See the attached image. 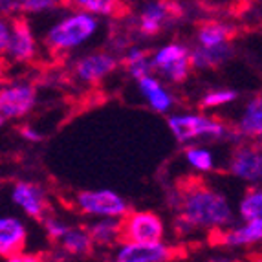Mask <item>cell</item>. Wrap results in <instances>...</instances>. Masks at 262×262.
<instances>
[{
    "label": "cell",
    "instance_id": "obj_1",
    "mask_svg": "<svg viewBox=\"0 0 262 262\" xmlns=\"http://www.w3.org/2000/svg\"><path fill=\"white\" fill-rule=\"evenodd\" d=\"M178 224L184 231L192 229H226L235 220L231 204L216 189L204 184H189L180 192Z\"/></svg>",
    "mask_w": 262,
    "mask_h": 262
},
{
    "label": "cell",
    "instance_id": "obj_2",
    "mask_svg": "<svg viewBox=\"0 0 262 262\" xmlns=\"http://www.w3.org/2000/svg\"><path fill=\"white\" fill-rule=\"evenodd\" d=\"M97 31L99 18L96 15L72 9L50 24L44 33V46L52 53H70L90 42Z\"/></svg>",
    "mask_w": 262,
    "mask_h": 262
},
{
    "label": "cell",
    "instance_id": "obj_3",
    "mask_svg": "<svg viewBox=\"0 0 262 262\" xmlns=\"http://www.w3.org/2000/svg\"><path fill=\"white\" fill-rule=\"evenodd\" d=\"M167 127L174 140L182 145H191L200 140H222L229 134L227 127L219 119L196 112H174L167 116Z\"/></svg>",
    "mask_w": 262,
    "mask_h": 262
},
{
    "label": "cell",
    "instance_id": "obj_4",
    "mask_svg": "<svg viewBox=\"0 0 262 262\" xmlns=\"http://www.w3.org/2000/svg\"><path fill=\"white\" fill-rule=\"evenodd\" d=\"M152 72L167 83H184L192 70L191 48L182 42H167L150 53Z\"/></svg>",
    "mask_w": 262,
    "mask_h": 262
},
{
    "label": "cell",
    "instance_id": "obj_5",
    "mask_svg": "<svg viewBox=\"0 0 262 262\" xmlns=\"http://www.w3.org/2000/svg\"><path fill=\"white\" fill-rule=\"evenodd\" d=\"M37 105V88L28 79H11L0 90V121L26 118Z\"/></svg>",
    "mask_w": 262,
    "mask_h": 262
},
{
    "label": "cell",
    "instance_id": "obj_6",
    "mask_svg": "<svg viewBox=\"0 0 262 262\" xmlns=\"http://www.w3.org/2000/svg\"><path fill=\"white\" fill-rule=\"evenodd\" d=\"M75 206L94 219H125L128 211L127 200L112 189H88L75 196Z\"/></svg>",
    "mask_w": 262,
    "mask_h": 262
},
{
    "label": "cell",
    "instance_id": "obj_7",
    "mask_svg": "<svg viewBox=\"0 0 262 262\" xmlns=\"http://www.w3.org/2000/svg\"><path fill=\"white\" fill-rule=\"evenodd\" d=\"M9 18V39L2 55L9 62L15 64H26L33 61L37 55V37L31 30L30 22L22 17H8Z\"/></svg>",
    "mask_w": 262,
    "mask_h": 262
},
{
    "label": "cell",
    "instance_id": "obj_8",
    "mask_svg": "<svg viewBox=\"0 0 262 262\" xmlns=\"http://www.w3.org/2000/svg\"><path fill=\"white\" fill-rule=\"evenodd\" d=\"M227 170L249 185H262V145L242 143L227 160Z\"/></svg>",
    "mask_w": 262,
    "mask_h": 262
},
{
    "label": "cell",
    "instance_id": "obj_9",
    "mask_svg": "<svg viewBox=\"0 0 262 262\" xmlns=\"http://www.w3.org/2000/svg\"><path fill=\"white\" fill-rule=\"evenodd\" d=\"M165 236L162 216L152 211H130L123 219V241L158 242Z\"/></svg>",
    "mask_w": 262,
    "mask_h": 262
},
{
    "label": "cell",
    "instance_id": "obj_10",
    "mask_svg": "<svg viewBox=\"0 0 262 262\" xmlns=\"http://www.w3.org/2000/svg\"><path fill=\"white\" fill-rule=\"evenodd\" d=\"M176 255V249L163 241L132 242L123 241L116 249V262H169Z\"/></svg>",
    "mask_w": 262,
    "mask_h": 262
},
{
    "label": "cell",
    "instance_id": "obj_11",
    "mask_svg": "<svg viewBox=\"0 0 262 262\" xmlns=\"http://www.w3.org/2000/svg\"><path fill=\"white\" fill-rule=\"evenodd\" d=\"M119 61L118 57L108 52L86 53L74 64V74L81 83L97 84L116 72Z\"/></svg>",
    "mask_w": 262,
    "mask_h": 262
},
{
    "label": "cell",
    "instance_id": "obj_12",
    "mask_svg": "<svg viewBox=\"0 0 262 262\" xmlns=\"http://www.w3.org/2000/svg\"><path fill=\"white\" fill-rule=\"evenodd\" d=\"M9 198L22 213L33 220H44L46 219V211H48V198L46 192L40 185L31 184L26 180L15 182Z\"/></svg>",
    "mask_w": 262,
    "mask_h": 262
},
{
    "label": "cell",
    "instance_id": "obj_13",
    "mask_svg": "<svg viewBox=\"0 0 262 262\" xmlns=\"http://www.w3.org/2000/svg\"><path fill=\"white\" fill-rule=\"evenodd\" d=\"M174 17V6L169 0H150L141 8L138 30L147 37L158 35Z\"/></svg>",
    "mask_w": 262,
    "mask_h": 262
},
{
    "label": "cell",
    "instance_id": "obj_14",
    "mask_svg": "<svg viewBox=\"0 0 262 262\" xmlns=\"http://www.w3.org/2000/svg\"><path fill=\"white\" fill-rule=\"evenodd\" d=\"M138 90L141 97L147 101V105L158 114H169L174 108V96L169 92V88L163 84V79L160 75H143L138 81Z\"/></svg>",
    "mask_w": 262,
    "mask_h": 262
},
{
    "label": "cell",
    "instance_id": "obj_15",
    "mask_svg": "<svg viewBox=\"0 0 262 262\" xmlns=\"http://www.w3.org/2000/svg\"><path fill=\"white\" fill-rule=\"evenodd\" d=\"M28 242V227L18 216L4 214L0 219V255L2 258L24 251Z\"/></svg>",
    "mask_w": 262,
    "mask_h": 262
},
{
    "label": "cell",
    "instance_id": "obj_16",
    "mask_svg": "<svg viewBox=\"0 0 262 262\" xmlns=\"http://www.w3.org/2000/svg\"><path fill=\"white\" fill-rule=\"evenodd\" d=\"M219 242L226 248H249V246L262 244V219L246 220L241 226L229 227L220 233Z\"/></svg>",
    "mask_w": 262,
    "mask_h": 262
},
{
    "label": "cell",
    "instance_id": "obj_17",
    "mask_svg": "<svg viewBox=\"0 0 262 262\" xmlns=\"http://www.w3.org/2000/svg\"><path fill=\"white\" fill-rule=\"evenodd\" d=\"M236 134L246 140H262V94L248 99L242 106L236 119Z\"/></svg>",
    "mask_w": 262,
    "mask_h": 262
},
{
    "label": "cell",
    "instance_id": "obj_18",
    "mask_svg": "<svg viewBox=\"0 0 262 262\" xmlns=\"http://www.w3.org/2000/svg\"><path fill=\"white\" fill-rule=\"evenodd\" d=\"M231 44H224V46H200V44H194L191 48V61L194 70H213V68H219L227 59H231Z\"/></svg>",
    "mask_w": 262,
    "mask_h": 262
},
{
    "label": "cell",
    "instance_id": "obj_19",
    "mask_svg": "<svg viewBox=\"0 0 262 262\" xmlns=\"http://www.w3.org/2000/svg\"><path fill=\"white\" fill-rule=\"evenodd\" d=\"M235 35V28L231 24L222 20H209L204 22L196 30V44L200 46H224L231 44Z\"/></svg>",
    "mask_w": 262,
    "mask_h": 262
},
{
    "label": "cell",
    "instance_id": "obj_20",
    "mask_svg": "<svg viewBox=\"0 0 262 262\" xmlns=\"http://www.w3.org/2000/svg\"><path fill=\"white\" fill-rule=\"evenodd\" d=\"M88 231L94 242L101 246H114L123 241V220L121 219H99L90 224Z\"/></svg>",
    "mask_w": 262,
    "mask_h": 262
},
{
    "label": "cell",
    "instance_id": "obj_21",
    "mask_svg": "<svg viewBox=\"0 0 262 262\" xmlns=\"http://www.w3.org/2000/svg\"><path fill=\"white\" fill-rule=\"evenodd\" d=\"M74 9H81L96 17H118L125 11L123 0H66Z\"/></svg>",
    "mask_w": 262,
    "mask_h": 262
},
{
    "label": "cell",
    "instance_id": "obj_22",
    "mask_svg": "<svg viewBox=\"0 0 262 262\" xmlns=\"http://www.w3.org/2000/svg\"><path fill=\"white\" fill-rule=\"evenodd\" d=\"M123 64L127 68V72L138 81L143 75L154 74L152 72V62H150V55L140 46H132L127 50L125 57H123Z\"/></svg>",
    "mask_w": 262,
    "mask_h": 262
},
{
    "label": "cell",
    "instance_id": "obj_23",
    "mask_svg": "<svg viewBox=\"0 0 262 262\" xmlns=\"http://www.w3.org/2000/svg\"><path fill=\"white\" fill-rule=\"evenodd\" d=\"M238 216L246 220L262 219V185H251L238 202Z\"/></svg>",
    "mask_w": 262,
    "mask_h": 262
},
{
    "label": "cell",
    "instance_id": "obj_24",
    "mask_svg": "<svg viewBox=\"0 0 262 262\" xmlns=\"http://www.w3.org/2000/svg\"><path fill=\"white\" fill-rule=\"evenodd\" d=\"M96 244L88 229L81 227H70V231L66 233L64 238L61 241V246L66 253L70 255H86L92 246Z\"/></svg>",
    "mask_w": 262,
    "mask_h": 262
},
{
    "label": "cell",
    "instance_id": "obj_25",
    "mask_svg": "<svg viewBox=\"0 0 262 262\" xmlns=\"http://www.w3.org/2000/svg\"><path fill=\"white\" fill-rule=\"evenodd\" d=\"M184 156H185V162L196 170V172H211L214 169V156L206 147L187 145Z\"/></svg>",
    "mask_w": 262,
    "mask_h": 262
},
{
    "label": "cell",
    "instance_id": "obj_26",
    "mask_svg": "<svg viewBox=\"0 0 262 262\" xmlns=\"http://www.w3.org/2000/svg\"><path fill=\"white\" fill-rule=\"evenodd\" d=\"M238 94L231 88H214V90H209L202 96L200 105L204 108H219V106H226L231 105L233 101H236Z\"/></svg>",
    "mask_w": 262,
    "mask_h": 262
},
{
    "label": "cell",
    "instance_id": "obj_27",
    "mask_svg": "<svg viewBox=\"0 0 262 262\" xmlns=\"http://www.w3.org/2000/svg\"><path fill=\"white\" fill-rule=\"evenodd\" d=\"M66 0H18V15H39L50 13L61 8Z\"/></svg>",
    "mask_w": 262,
    "mask_h": 262
},
{
    "label": "cell",
    "instance_id": "obj_28",
    "mask_svg": "<svg viewBox=\"0 0 262 262\" xmlns=\"http://www.w3.org/2000/svg\"><path fill=\"white\" fill-rule=\"evenodd\" d=\"M44 231H46V235H48L52 241L61 242L62 238H64L66 233L70 231V226H66V224L59 219L46 216V219H44Z\"/></svg>",
    "mask_w": 262,
    "mask_h": 262
},
{
    "label": "cell",
    "instance_id": "obj_29",
    "mask_svg": "<svg viewBox=\"0 0 262 262\" xmlns=\"http://www.w3.org/2000/svg\"><path fill=\"white\" fill-rule=\"evenodd\" d=\"M4 262H44V258L37 253H30V251H18V253L6 257Z\"/></svg>",
    "mask_w": 262,
    "mask_h": 262
},
{
    "label": "cell",
    "instance_id": "obj_30",
    "mask_svg": "<svg viewBox=\"0 0 262 262\" xmlns=\"http://www.w3.org/2000/svg\"><path fill=\"white\" fill-rule=\"evenodd\" d=\"M20 136L30 143H39L42 140V134H40L37 128H33L31 125H22L20 127Z\"/></svg>",
    "mask_w": 262,
    "mask_h": 262
},
{
    "label": "cell",
    "instance_id": "obj_31",
    "mask_svg": "<svg viewBox=\"0 0 262 262\" xmlns=\"http://www.w3.org/2000/svg\"><path fill=\"white\" fill-rule=\"evenodd\" d=\"M0 9L4 17H18V0H0Z\"/></svg>",
    "mask_w": 262,
    "mask_h": 262
},
{
    "label": "cell",
    "instance_id": "obj_32",
    "mask_svg": "<svg viewBox=\"0 0 262 262\" xmlns=\"http://www.w3.org/2000/svg\"><path fill=\"white\" fill-rule=\"evenodd\" d=\"M207 262H241V260H236V258H233V257H227V255H214V257H211Z\"/></svg>",
    "mask_w": 262,
    "mask_h": 262
},
{
    "label": "cell",
    "instance_id": "obj_33",
    "mask_svg": "<svg viewBox=\"0 0 262 262\" xmlns=\"http://www.w3.org/2000/svg\"><path fill=\"white\" fill-rule=\"evenodd\" d=\"M249 262H262V255H257V257H253Z\"/></svg>",
    "mask_w": 262,
    "mask_h": 262
}]
</instances>
